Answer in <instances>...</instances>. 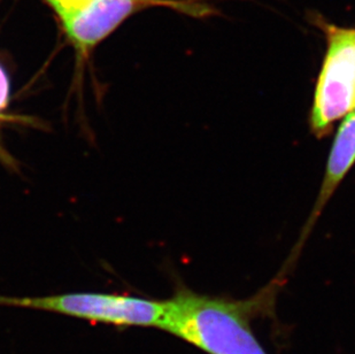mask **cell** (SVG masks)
<instances>
[{"label": "cell", "mask_w": 355, "mask_h": 354, "mask_svg": "<svg viewBox=\"0 0 355 354\" xmlns=\"http://www.w3.org/2000/svg\"><path fill=\"white\" fill-rule=\"evenodd\" d=\"M313 21L328 43L311 117L313 131L322 136L355 110V28L328 24L320 15Z\"/></svg>", "instance_id": "obj_3"}, {"label": "cell", "mask_w": 355, "mask_h": 354, "mask_svg": "<svg viewBox=\"0 0 355 354\" xmlns=\"http://www.w3.org/2000/svg\"><path fill=\"white\" fill-rule=\"evenodd\" d=\"M263 298L230 301L183 289L166 301L160 329L208 354H267L251 328Z\"/></svg>", "instance_id": "obj_1"}, {"label": "cell", "mask_w": 355, "mask_h": 354, "mask_svg": "<svg viewBox=\"0 0 355 354\" xmlns=\"http://www.w3.org/2000/svg\"><path fill=\"white\" fill-rule=\"evenodd\" d=\"M0 306L53 312L124 328H160L166 312V301L101 292H71L45 297L0 296Z\"/></svg>", "instance_id": "obj_2"}, {"label": "cell", "mask_w": 355, "mask_h": 354, "mask_svg": "<svg viewBox=\"0 0 355 354\" xmlns=\"http://www.w3.org/2000/svg\"><path fill=\"white\" fill-rule=\"evenodd\" d=\"M10 85L8 75L3 69V66L0 65V128L8 120L7 115V110L10 106ZM0 160L5 161L6 164H10L12 159L8 157L6 151L1 145V140H0Z\"/></svg>", "instance_id": "obj_6"}, {"label": "cell", "mask_w": 355, "mask_h": 354, "mask_svg": "<svg viewBox=\"0 0 355 354\" xmlns=\"http://www.w3.org/2000/svg\"><path fill=\"white\" fill-rule=\"evenodd\" d=\"M85 1L87 0H45V3L52 7V10L55 12L58 17L61 14L67 13L69 10H74Z\"/></svg>", "instance_id": "obj_7"}, {"label": "cell", "mask_w": 355, "mask_h": 354, "mask_svg": "<svg viewBox=\"0 0 355 354\" xmlns=\"http://www.w3.org/2000/svg\"><path fill=\"white\" fill-rule=\"evenodd\" d=\"M355 162V110L349 112L336 135L314 215L321 212L336 187Z\"/></svg>", "instance_id": "obj_5"}, {"label": "cell", "mask_w": 355, "mask_h": 354, "mask_svg": "<svg viewBox=\"0 0 355 354\" xmlns=\"http://www.w3.org/2000/svg\"><path fill=\"white\" fill-rule=\"evenodd\" d=\"M152 7H167L193 17L218 13L214 7L201 0H87L61 14L59 19L75 50L80 57H87L131 15Z\"/></svg>", "instance_id": "obj_4"}]
</instances>
